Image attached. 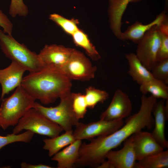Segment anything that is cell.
<instances>
[{
	"instance_id": "cell-30",
	"label": "cell",
	"mask_w": 168,
	"mask_h": 168,
	"mask_svg": "<svg viewBox=\"0 0 168 168\" xmlns=\"http://www.w3.org/2000/svg\"><path fill=\"white\" fill-rule=\"evenodd\" d=\"M160 32L161 39L156 55L157 62L161 61L168 58V35Z\"/></svg>"
},
{
	"instance_id": "cell-17",
	"label": "cell",
	"mask_w": 168,
	"mask_h": 168,
	"mask_svg": "<svg viewBox=\"0 0 168 168\" xmlns=\"http://www.w3.org/2000/svg\"><path fill=\"white\" fill-rule=\"evenodd\" d=\"M167 19L166 12L163 11L157 15L154 20L147 24L144 25L139 21H136L122 32V40H130L137 44L147 31L154 26H160Z\"/></svg>"
},
{
	"instance_id": "cell-3",
	"label": "cell",
	"mask_w": 168,
	"mask_h": 168,
	"mask_svg": "<svg viewBox=\"0 0 168 168\" xmlns=\"http://www.w3.org/2000/svg\"><path fill=\"white\" fill-rule=\"evenodd\" d=\"M1 100L0 127L5 130L16 125L21 118L33 108L35 100L21 85L11 95Z\"/></svg>"
},
{
	"instance_id": "cell-27",
	"label": "cell",
	"mask_w": 168,
	"mask_h": 168,
	"mask_svg": "<svg viewBox=\"0 0 168 168\" xmlns=\"http://www.w3.org/2000/svg\"><path fill=\"white\" fill-rule=\"evenodd\" d=\"M35 133L29 130L17 134H8L6 136L0 135V150L4 146L12 143L22 142L28 143L34 137Z\"/></svg>"
},
{
	"instance_id": "cell-24",
	"label": "cell",
	"mask_w": 168,
	"mask_h": 168,
	"mask_svg": "<svg viewBox=\"0 0 168 168\" xmlns=\"http://www.w3.org/2000/svg\"><path fill=\"white\" fill-rule=\"evenodd\" d=\"M87 108L93 109L99 103H103L109 97L108 93L105 91L89 86L85 90L84 94Z\"/></svg>"
},
{
	"instance_id": "cell-22",
	"label": "cell",
	"mask_w": 168,
	"mask_h": 168,
	"mask_svg": "<svg viewBox=\"0 0 168 168\" xmlns=\"http://www.w3.org/2000/svg\"><path fill=\"white\" fill-rule=\"evenodd\" d=\"M72 36L76 45L83 49L93 60L96 61L100 59L99 53L84 31L79 29Z\"/></svg>"
},
{
	"instance_id": "cell-4",
	"label": "cell",
	"mask_w": 168,
	"mask_h": 168,
	"mask_svg": "<svg viewBox=\"0 0 168 168\" xmlns=\"http://www.w3.org/2000/svg\"><path fill=\"white\" fill-rule=\"evenodd\" d=\"M0 47L5 56L24 67L29 72L38 71L43 67L38 55L21 44L12 36L0 29Z\"/></svg>"
},
{
	"instance_id": "cell-5",
	"label": "cell",
	"mask_w": 168,
	"mask_h": 168,
	"mask_svg": "<svg viewBox=\"0 0 168 168\" xmlns=\"http://www.w3.org/2000/svg\"><path fill=\"white\" fill-rule=\"evenodd\" d=\"M23 130L30 131L50 138L60 135L63 130L59 125L33 108L30 109L21 118L13 129L12 133L19 134Z\"/></svg>"
},
{
	"instance_id": "cell-31",
	"label": "cell",
	"mask_w": 168,
	"mask_h": 168,
	"mask_svg": "<svg viewBox=\"0 0 168 168\" xmlns=\"http://www.w3.org/2000/svg\"><path fill=\"white\" fill-rule=\"evenodd\" d=\"M0 26L6 34L12 35L13 25L7 16L0 9Z\"/></svg>"
},
{
	"instance_id": "cell-34",
	"label": "cell",
	"mask_w": 168,
	"mask_h": 168,
	"mask_svg": "<svg viewBox=\"0 0 168 168\" xmlns=\"http://www.w3.org/2000/svg\"><path fill=\"white\" fill-rule=\"evenodd\" d=\"M166 0V1H167V0Z\"/></svg>"
},
{
	"instance_id": "cell-11",
	"label": "cell",
	"mask_w": 168,
	"mask_h": 168,
	"mask_svg": "<svg viewBox=\"0 0 168 168\" xmlns=\"http://www.w3.org/2000/svg\"><path fill=\"white\" fill-rule=\"evenodd\" d=\"M132 110L131 101L126 93L120 89L114 92L109 106L100 116V119L114 120L123 119L130 115Z\"/></svg>"
},
{
	"instance_id": "cell-20",
	"label": "cell",
	"mask_w": 168,
	"mask_h": 168,
	"mask_svg": "<svg viewBox=\"0 0 168 168\" xmlns=\"http://www.w3.org/2000/svg\"><path fill=\"white\" fill-rule=\"evenodd\" d=\"M75 140L72 130L65 131L64 133L54 137L44 139L43 148L48 151L49 157H52Z\"/></svg>"
},
{
	"instance_id": "cell-35",
	"label": "cell",
	"mask_w": 168,
	"mask_h": 168,
	"mask_svg": "<svg viewBox=\"0 0 168 168\" xmlns=\"http://www.w3.org/2000/svg\"><path fill=\"white\" fill-rule=\"evenodd\" d=\"M0 168H2V167H0Z\"/></svg>"
},
{
	"instance_id": "cell-7",
	"label": "cell",
	"mask_w": 168,
	"mask_h": 168,
	"mask_svg": "<svg viewBox=\"0 0 168 168\" xmlns=\"http://www.w3.org/2000/svg\"><path fill=\"white\" fill-rule=\"evenodd\" d=\"M161 39L158 26H154L147 31L137 43L136 54L150 71L157 62L156 55Z\"/></svg>"
},
{
	"instance_id": "cell-10",
	"label": "cell",
	"mask_w": 168,
	"mask_h": 168,
	"mask_svg": "<svg viewBox=\"0 0 168 168\" xmlns=\"http://www.w3.org/2000/svg\"><path fill=\"white\" fill-rule=\"evenodd\" d=\"M73 48L63 45H45L38 55L43 68L54 67L62 70L68 61Z\"/></svg>"
},
{
	"instance_id": "cell-29",
	"label": "cell",
	"mask_w": 168,
	"mask_h": 168,
	"mask_svg": "<svg viewBox=\"0 0 168 168\" xmlns=\"http://www.w3.org/2000/svg\"><path fill=\"white\" fill-rule=\"evenodd\" d=\"M9 13L13 18L17 16H26L28 13V8L23 0H11Z\"/></svg>"
},
{
	"instance_id": "cell-13",
	"label": "cell",
	"mask_w": 168,
	"mask_h": 168,
	"mask_svg": "<svg viewBox=\"0 0 168 168\" xmlns=\"http://www.w3.org/2000/svg\"><path fill=\"white\" fill-rule=\"evenodd\" d=\"M26 71L19 63L12 61L10 64L4 69H0V84L2 87L1 100L21 85L23 75Z\"/></svg>"
},
{
	"instance_id": "cell-14",
	"label": "cell",
	"mask_w": 168,
	"mask_h": 168,
	"mask_svg": "<svg viewBox=\"0 0 168 168\" xmlns=\"http://www.w3.org/2000/svg\"><path fill=\"white\" fill-rule=\"evenodd\" d=\"M124 142L121 149L110 150L106 153L105 158L114 168H134L137 160L133 147V135Z\"/></svg>"
},
{
	"instance_id": "cell-8",
	"label": "cell",
	"mask_w": 168,
	"mask_h": 168,
	"mask_svg": "<svg viewBox=\"0 0 168 168\" xmlns=\"http://www.w3.org/2000/svg\"><path fill=\"white\" fill-rule=\"evenodd\" d=\"M97 70L82 52L73 49L67 63L62 69L71 80L89 81L94 78Z\"/></svg>"
},
{
	"instance_id": "cell-26",
	"label": "cell",
	"mask_w": 168,
	"mask_h": 168,
	"mask_svg": "<svg viewBox=\"0 0 168 168\" xmlns=\"http://www.w3.org/2000/svg\"><path fill=\"white\" fill-rule=\"evenodd\" d=\"M72 110L78 119H83L88 108L84 94L80 93H71Z\"/></svg>"
},
{
	"instance_id": "cell-12",
	"label": "cell",
	"mask_w": 168,
	"mask_h": 168,
	"mask_svg": "<svg viewBox=\"0 0 168 168\" xmlns=\"http://www.w3.org/2000/svg\"><path fill=\"white\" fill-rule=\"evenodd\" d=\"M133 145L136 160H140L164 150L151 133L139 131L133 134Z\"/></svg>"
},
{
	"instance_id": "cell-16",
	"label": "cell",
	"mask_w": 168,
	"mask_h": 168,
	"mask_svg": "<svg viewBox=\"0 0 168 168\" xmlns=\"http://www.w3.org/2000/svg\"><path fill=\"white\" fill-rule=\"evenodd\" d=\"M142 0H109L108 13L110 27L115 36L122 40V19L128 4Z\"/></svg>"
},
{
	"instance_id": "cell-19",
	"label": "cell",
	"mask_w": 168,
	"mask_h": 168,
	"mask_svg": "<svg viewBox=\"0 0 168 168\" xmlns=\"http://www.w3.org/2000/svg\"><path fill=\"white\" fill-rule=\"evenodd\" d=\"M129 69L128 72L133 80L140 85L149 81L155 79L151 71L142 63L136 54L130 53L126 54Z\"/></svg>"
},
{
	"instance_id": "cell-6",
	"label": "cell",
	"mask_w": 168,
	"mask_h": 168,
	"mask_svg": "<svg viewBox=\"0 0 168 168\" xmlns=\"http://www.w3.org/2000/svg\"><path fill=\"white\" fill-rule=\"evenodd\" d=\"M71 93L60 98L59 104L55 107H46L35 102L33 108L47 118L59 125L65 131L72 130L79 122L72 110Z\"/></svg>"
},
{
	"instance_id": "cell-9",
	"label": "cell",
	"mask_w": 168,
	"mask_h": 168,
	"mask_svg": "<svg viewBox=\"0 0 168 168\" xmlns=\"http://www.w3.org/2000/svg\"><path fill=\"white\" fill-rule=\"evenodd\" d=\"M123 119L106 121L100 119L85 124L79 122L73 131L75 140H89L96 137L107 135L115 132L124 125Z\"/></svg>"
},
{
	"instance_id": "cell-25",
	"label": "cell",
	"mask_w": 168,
	"mask_h": 168,
	"mask_svg": "<svg viewBox=\"0 0 168 168\" xmlns=\"http://www.w3.org/2000/svg\"><path fill=\"white\" fill-rule=\"evenodd\" d=\"M49 19L66 34L71 36L79 29L78 27L79 22L76 19H68L56 13L50 14Z\"/></svg>"
},
{
	"instance_id": "cell-18",
	"label": "cell",
	"mask_w": 168,
	"mask_h": 168,
	"mask_svg": "<svg viewBox=\"0 0 168 168\" xmlns=\"http://www.w3.org/2000/svg\"><path fill=\"white\" fill-rule=\"evenodd\" d=\"M82 140H76L55 154L51 160L57 162L58 168H71L73 167L79 156Z\"/></svg>"
},
{
	"instance_id": "cell-2",
	"label": "cell",
	"mask_w": 168,
	"mask_h": 168,
	"mask_svg": "<svg viewBox=\"0 0 168 168\" xmlns=\"http://www.w3.org/2000/svg\"><path fill=\"white\" fill-rule=\"evenodd\" d=\"M71 81L62 70L44 67L23 77L21 86L35 100L47 105L71 93Z\"/></svg>"
},
{
	"instance_id": "cell-1",
	"label": "cell",
	"mask_w": 168,
	"mask_h": 168,
	"mask_svg": "<svg viewBox=\"0 0 168 168\" xmlns=\"http://www.w3.org/2000/svg\"><path fill=\"white\" fill-rule=\"evenodd\" d=\"M139 110L128 117L125 124L110 134L97 137L89 143H82L80 149V157L87 166L97 167L106 159V153L118 147L136 132L147 128L150 129L154 125L152 115L157 99L152 95H142Z\"/></svg>"
},
{
	"instance_id": "cell-21",
	"label": "cell",
	"mask_w": 168,
	"mask_h": 168,
	"mask_svg": "<svg viewBox=\"0 0 168 168\" xmlns=\"http://www.w3.org/2000/svg\"><path fill=\"white\" fill-rule=\"evenodd\" d=\"M139 90L142 95H146L149 93L157 99H168V87L167 84L155 79L140 85Z\"/></svg>"
},
{
	"instance_id": "cell-28",
	"label": "cell",
	"mask_w": 168,
	"mask_h": 168,
	"mask_svg": "<svg viewBox=\"0 0 168 168\" xmlns=\"http://www.w3.org/2000/svg\"><path fill=\"white\" fill-rule=\"evenodd\" d=\"M153 77L164 83L168 84V58L157 62L151 71Z\"/></svg>"
},
{
	"instance_id": "cell-23",
	"label": "cell",
	"mask_w": 168,
	"mask_h": 168,
	"mask_svg": "<svg viewBox=\"0 0 168 168\" xmlns=\"http://www.w3.org/2000/svg\"><path fill=\"white\" fill-rule=\"evenodd\" d=\"M168 167V151H163L136 162L134 168H164Z\"/></svg>"
},
{
	"instance_id": "cell-15",
	"label": "cell",
	"mask_w": 168,
	"mask_h": 168,
	"mask_svg": "<svg viewBox=\"0 0 168 168\" xmlns=\"http://www.w3.org/2000/svg\"><path fill=\"white\" fill-rule=\"evenodd\" d=\"M168 99L165 103L162 99L157 101L154 106V129L151 133L157 142L164 149L168 147V142L165 138V122L168 118Z\"/></svg>"
},
{
	"instance_id": "cell-33",
	"label": "cell",
	"mask_w": 168,
	"mask_h": 168,
	"mask_svg": "<svg viewBox=\"0 0 168 168\" xmlns=\"http://www.w3.org/2000/svg\"><path fill=\"white\" fill-rule=\"evenodd\" d=\"M97 168H114L112 164L108 160H105L102 162Z\"/></svg>"
},
{
	"instance_id": "cell-32",
	"label": "cell",
	"mask_w": 168,
	"mask_h": 168,
	"mask_svg": "<svg viewBox=\"0 0 168 168\" xmlns=\"http://www.w3.org/2000/svg\"><path fill=\"white\" fill-rule=\"evenodd\" d=\"M21 167L22 168H52L50 166L43 164H39L33 165L22 162L21 164Z\"/></svg>"
}]
</instances>
